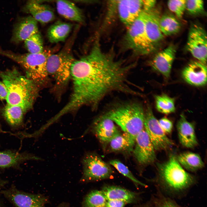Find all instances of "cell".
Instances as JSON below:
<instances>
[{
	"label": "cell",
	"instance_id": "17",
	"mask_svg": "<svg viewBox=\"0 0 207 207\" xmlns=\"http://www.w3.org/2000/svg\"><path fill=\"white\" fill-rule=\"evenodd\" d=\"M39 31L37 21L31 16L21 18L16 24L12 41L15 43L25 41Z\"/></svg>",
	"mask_w": 207,
	"mask_h": 207
},
{
	"label": "cell",
	"instance_id": "34",
	"mask_svg": "<svg viewBox=\"0 0 207 207\" xmlns=\"http://www.w3.org/2000/svg\"><path fill=\"white\" fill-rule=\"evenodd\" d=\"M186 9L192 14H200L204 10V2L201 0H186Z\"/></svg>",
	"mask_w": 207,
	"mask_h": 207
},
{
	"label": "cell",
	"instance_id": "31",
	"mask_svg": "<svg viewBox=\"0 0 207 207\" xmlns=\"http://www.w3.org/2000/svg\"><path fill=\"white\" fill-rule=\"evenodd\" d=\"M24 41L25 46L29 53H41L44 49L43 39L39 31L31 36Z\"/></svg>",
	"mask_w": 207,
	"mask_h": 207
},
{
	"label": "cell",
	"instance_id": "29",
	"mask_svg": "<svg viewBox=\"0 0 207 207\" xmlns=\"http://www.w3.org/2000/svg\"><path fill=\"white\" fill-rule=\"evenodd\" d=\"M156 107L159 112L168 114L174 112L175 110L174 99L166 94L154 96Z\"/></svg>",
	"mask_w": 207,
	"mask_h": 207
},
{
	"label": "cell",
	"instance_id": "39",
	"mask_svg": "<svg viewBox=\"0 0 207 207\" xmlns=\"http://www.w3.org/2000/svg\"><path fill=\"white\" fill-rule=\"evenodd\" d=\"M8 181L0 177V189H2L7 184Z\"/></svg>",
	"mask_w": 207,
	"mask_h": 207
},
{
	"label": "cell",
	"instance_id": "3",
	"mask_svg": "<svg viewBox=\"0 0 207 207\" xmlns=\"http://www.w3.org/2000/svg\"><path fill=\"white\" fill-rule=\"evenodd\" d=\"M158 182L167 192L177 194L186 191L196 182L195 177L186 171L175 155L170 156L165 162L157 164Z\"/></svg>",
	"mask_w": 207,
	"mask_h": 207
},
{
	"label": "cell",
	"instance_id": "24",
	"mask_svg": "<svg viewBox=\"0 0 207 207\" xmlns=\"http://www.w3.org/2000/svg\"><path fill=\"white\" fill-rule=\"evenodd\" d=\"M135 139L126 133H120L112 139L108 144L112 152L129 153L133 152Z\"/></svg>",
	"mask_w": 207,
	"mask_h": 207
},
{
	"label": "cell",
	"instance_id": "37",
	"mask_svg": "<svg viewBox=\"0 0 207 207\" xmlns=\"http://www.w3.org/2000/svg\"><path fill=\"white\" fill-rule=\"evenodd\" d=\"M125 203L123 201L118 200H107L105 207H124Z\"/></svg>",
	"mask_w": 207,
	"mask_h": 207
},
{
	"label": "cell",
	"instance_id": "14",
	"mask_svg": "<svg viewBox=\"0 0 207 207\" xmlns=\"http://www.w3.org/2000/svg\"><path fill=\"white\" fill-rule=\"evenodd\" d=\"M176 53L175 46L170 45L157 53L150 62V66L168 79L170 76Z\"/></svg>",
	"mask_w": 207,
	"mask_h": 207
},
{
	"label": "cell",
	"instance_id": "30",
	"mask_svg": "<svg viewBox=\"0 0 207 207\" xmlns=\"http://www.w3.org/2000/svg\"><path fill=\"white\" fill-rule=\"evenodd\" d=\"M107 201L102 191L94 190L86 196L83 206L84 207H105Z\"/></svg>",
	"mask_w": 207,
	"mask_h": 207
},
{
	"label": "cell",
	"instance_id": "6",
	"mask_svg": "<svg viewBox=\"0 0 207 207\" xmlns=\"http://www.w3.org/2000/svg\"><path fill=\"white\" fill-rule=\"evenodd\" d=\"M145 12L141 15L127 28L124 38V44L126 48L138 55L150 54L155 48V46L150 40L145 30Z\"/></svg>",
	"mask_w": 207,
	"mask_h": 207
},
{
	"label": "cell",
	"instance_id": "20",
	"mask_svg": "<svg viewBox=\"0 0 207 207\" xmlns=\"http://www.w3.org/2000/svg\"><path fill=\"white\" fill-rule=\"evenodd\" d=\"M40 158L27 152H19L11 150L0 151V168H16L23 162Z\"/></svg>",
	"mask_w": 207,
	"mask_h": 207
},
{
	"label": "cell",
	"instance_id": "1",
	"mask_svg": "<svg viewBox=\"0 0 207 207\" xmlns=\"http://www.w3.org/2000/svg\"><path fill=\"white\" fill-rule=\"evenodd\" d=\"M135 66V63H126L104 52L96 42L89 53L72 63V91L56 117L59 118L84 106L96 109L103 99L113 92L137 95L138 92L128 78Z\"/></svg>",
	"mask_w": 207,
	"mask_h": 207
},
{
	"label": "cell",
	"instance_id": "10",
	"mask_svg": "<svg viewBox=\"0 0 207 207\" xmlns=\"http://www.w3.org/2000/svg\"><path fill=\"white\" fill-rule=\"evenodd\" d=\"M85 180H99L108 178L113 172L110 165L94 153L86 154L82 160Z\"/></svg>",
	"mask_w": 207,
	"mask_h": 207
},
{
	"label": "cell",
	"instance_id": "8",
	"mask_svg": "<svg viewBox=\"0 0 207 207\" xmlns=\"http://www.w3.org/2000/svg\"><path fill=\"white\" fill-rule=\"evenodd\" d=\"M116 1V11L120 21L127 28L142 14L154 8L156 3L154 0Z\"/></svg>",
	"mask_w": 207,
	"mask_h": 207
},
{
	"label": "cell",
	"instance_id": "7",
	"mask_svg": "<svg viewBox=\"0 0 207 207\" xmlns=\"http://www.w3.org/2000/svg\"><path fill=\"white\" fill-rule=\"evenodd\" d=\"M75 60L69 48L51 54L47 63L48 75L53 78L57 85H65L71 78V67Z\"/></svg>",
	"mask_w": 207,
	"mask_h": 207
},
{
	"label": "cell",
	"instance_id": "4",
	"mask_svg": "<svg viewBox=\"0 0 207 207\" xmlns=\"http://www.w3.org/2000/svg\"><path fill=\"white\" fill-rule=\"evenodd\" d=\"M144 110L136 102L126 103L108 111L98 119H108L117 124L124 132L135 139L144 129Z\"/></svg>",
	"mask_w": 207,
	"mask_h": 207
},
{
	"label": "cell",
	"instance_id": "36",
	"mask_svg": "<svg viewBox=\"0 0 207 207\" xmlns=\"http://www.w3.org/2000/svg\"><path fill=\"white\" fill-rule=\"evenodd\" d=\"M158 121L161 127L166 134L171 133L173 128V124L170 120L163 117Z\"/></svg>",
	"mask_w": 207,
	"mask_h": 207
},
{
	"label": "cell",
	"instance_id": "16",
	"mask_svg": "<svg viewBox=\"0 0 207 207\" xmlns=\"http://www.w3.org/2000/svg\"><path fill=\"white\" fill-rule=\"evenodd\" d=\"M161 17L160 11L154 8L145 12L144 15V24L147 34L151 42L155 46L161 41L164 37L160 28Z\"/></svg>",
	"mask_w": 207,
	"mask_h": 207
},
{
	"label": "cell",
	"instance_id": "32",
	"mask_svg": "<svg viewBox=\"0 0 207 207\" xmlns=\"http://www.w3.org/2000/svg\"><path fill=\"white\" fill-rule=\"evenodd\" d=\"M110 164L115 168L122 174L127 177L136 185H140L144 187L145 185L137 179L132 174L128 168L121 161L117 159H114L110 161Z\"/></svg>",
	"mask_w": 207,
	"mask_h": 207
},
{
	"label": "cell",
	"instance_id": "13",
	"mask_svg": "<svg viewBox=\"0 0 207 207\" xmlns=\"http://www.w3.org/2000/svg\"><path fill=\"white\" fill-rule=\"evenodd\" d=\"M155 150L144 128L137 136L133 151L138 163L144 166L153 163L156 159Z\"/></svg>",
	"mask_w": 207,
	"mask_h": 207
},
{
	"label": "cell",
	"instance_id": "12",
	"mask_svg": "<svg viewBox=\"0 0 207 207\" xmlns=\"http://www.w3.org/2000/svg\"><path fill=\"white\" fill-rule=\"evenodd\" d=\"M207 34L204 28L194 24L189 31L186 48L192 55L200 62L206 65Z\"/></svg>",
	"mask_w": 207,
	"mask_h": 207
},
{
	"label": "cell",
	"instance_id": "33",
	"mask_svg": "<svg viewBox=\"0 0 207 207\" xmlns=\"http://www.w3.org/2000/svg\"><path fill=\"white\" fill-rule=\"evenodd\" d=\"M169 9L179 19L181 18L186 9V0H170L167 2Z\"/></svg>",
	"mask_w": 207,
	"mask_h": 207
},
{
	"label": "cell",
	"instance_id": "38",
	"mask_svg": "<svg viewBox=\"0 0 207 207\" xmlns=\"http://www.w3.org/2000/svg\"><path fill=\"white\" fill-rule=\"evenodd\" d=\"M7 95V88L2 81H0V100L6 99Z\"/></svg>",
	"mask_w": 207,
	"mask_h": 207
},
{
	"label": "cell",
	"instance_id": "5",
	"mask_svg": "<svg viewBox=\"0 0 207 207\" xmlns=\"http://www.w3.org/2000/svg\"><path fill=\"white\" fill-rule=\"evenodd\" d=\"M52 53L49 49L37 53L20 54L0 49V54L13 60L24 69L26 76L37 85L41 84L48 76L47 65L49 56Z\"/></svg>",
	"mask_w": 207,
	"mask_h": 207
},
{
	"label": "cell",
	"instance_id": "21",
	"mask_svg": "<svg viewBox=\"0 0 207 207\" xmlns=\"http://www.w3.org/2000/svg\"><path fill=\"white\" fill-rule=\"evenodd\" d=\"M25 11L30 13L37 22L45 24L55 19L53 12L48 5L37 1H30L25 7Z\"/></svg>",
	"mask_w": 207,
	"mask_h": 207
},
{
	"label": "cell",
	"instance_id": "19",
	"mask_svg": "<svg viewBox=\"0 0 207 207\" xmlns=\"http://www.w3.org/2000/svg\"><path fill=\"white\" fill-rule=\"evenodd\" d=\"M93 131L100 142L105 146L120 133L114 122L107 118L97 119L93 126Z\"/></svg>",
	"mask_w": 207,
	"mask_h": 207
},
{
	"label": "cell",
	"instance_id": "28",
	"mask_svg": "<svg viewBox=\"0 0 207 207\" xmlns=\"http://www.w3.org/2000/svg\"><path fill=\"white\" fill-rule=\"evenodd\" d=\"M161 31L164 36H170L179 32L181 28V24L177 19L170 14H165L161 16L160 21Z\"/></svg>",
	"mask_w": 207,
	"mask_h": 207
},
{
	"label": "cell",
	"instance_id": "27",
	"mask_svg": "<svg viewBox=\"0 0 207 207\" xmlns=\"http://www.w3.org/2000/svg\"><path fill=\"white\" fill-rule=\"evenodd\" d=\"M176 157L183 167L190 171H196L204 166V162L201 156L196 153L191 152H184Z\"/></svg>",
	"mask_w": 207,
	"mask_h": 207
},
{
	"label": "cell",
	"instance_id": "23",
	"mask_svg": "<svg viewBox=\"0 0 207 207\" xmlns=\"http://www.w3.org/2000/svg\"><path fill=\"white\" fill-rule=\"evenodd\" d=\"M72 27V24L57 21L51 26L47 32V36L52 43L64 41L70 33Z\"/></svg>",
	"mask_w": 207,
	"mask_h": 207
},
{
	"label": "cell",
	"instance_id": "9",
	"mask_svg": "<svg viewBox=\"0 0 207 207\" xmlns=\"http://www.w3.org/2000/svg\"><path fill=\"white\" fill-rule=\"evenodd\" d=\"M144 112V129L155 150H164L169 148L173 145V143L162 129L149 104L147 103Z\"/></svg>",
	"mask_w": 207,
	"mask_h": 207
},
{
	"label": "cell",
	"instance_id": "11",
	"mask_svg": "<svg viewBox=\"0 0 207 207\" xmlns=\"http://www.w3.org/2000/svg\"><path fill=\"white\" fill-rule=\"evenodd\" d=\"M0 191L1 194L16 207H45L47 201L41 195L25 192L14 185Z\"/></svg>",
	"mask_w": 207,
	"mask_h": 207
},
{
	"label": "cell",
	"instance_id": "15",
	"mask_svg": "<svg viewBox=\"0 0 207 207\" xmlns=\"http://www.w3.org/2000/svg\"><path fill=\"white\" fill-rule=\"evenodd\" d=\"M182 75L185 81L191 85L204 86L207 83L206 65L198 61L192 62L183 69Z\"/></svg>",
	"mask_w": 207,
	"mask_h": 207
},
{
	"label": "cell",
	"instance_id": "26",
	"mask_svg": "<svg viewBox=\"0 0 207 207\" xmlns=\"http://www.w3.org/2000/svg\"><path fill=\"white\" fill-rule=\"evenodd\" d=\"M26 112L21 106L7 104L4 108L3 115L8 124L12 127H20L23 124L24 114Z\"/></svg>",
	"mask_w": 207,
	"mask_h": 207
},
{
	"label": "cell",
	"instance_id": "18",
	"mask_svg": "<svg viewBox=\"0 0 207 207\" xmlns=\"http://www.w3.org/2000/svg\"><path fill=\"white\" fill-rule=\"evenodd\" d=\"M177 129L179 141L183 146L192 148L198 145L194 125L187 120L183 114L180 115Z\"/></svg>",
	"mask_w": 207,
	"mask_h": 207
},
{
	"label": "cell",
	"instance_id": "35",
	"mask_svg": "<svg viewBox=\"0 0 207 207\" xmlns=\"http://www.w3.org/2000/svg\"><path fill=\"white\" fill-rule=\"evenodd\" d=\"M154 207H181L172 200L163 196L155 199Z\"/></svg>",
	"mask_w": 207,
	"mask_h": 207
},
{
	"label": "cell",
	"instance_id": "2",
	"mask_svg": "<svg viewBox=\"0 0 207 207\" xmlns=\"http://www.w3.org/2000/svg\"><path fill=\"white\" fill-rule=\"evenodd\" d=\"M0 77L7 89V104L20 106L26 112L32 108L38 94L35 83L15 69L0 72Z\"/></svg>",
	"mask_w": 207,
	"mask_h": 207
},
{
	"label": "cell",
	"instance_id": "25",
	"mask_svg": "<svg viewBox=\"0 0 207 207\" xmlns=\"http://www.w3.org/2000/svg\"><path fill=\"white\" fill-rule=\"evenodd\" d=\"M102 191L107 200H118L129 203L134 202L137 198L135 193L116 186L106 187Z\"/></svg>",
	"mask_w": 207,
	"mask_h": 207
},
{
	"label": "cell",
	"instance_id": "22",
	"mask_svg": "<svg viewBox=\"0 0 207 207\" xmlns=\"http://www.w3.org/2000/svg\"><path fill=\"white\" fill-rule=\"evenodd\" d=\"M56 5L57 12L64 18L79 23L84 22L83 12L74 3L68 1L58 0Z\"/></svg>",
	"mask_w": 207,
	"mask_h": 207
}]
</instances>
